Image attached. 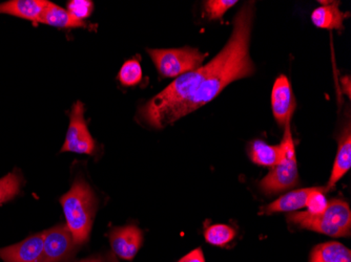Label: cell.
<instances>
[{
    "label": "cell",
    "instance_id": "6da1fadb",
    "mask_svg": "<svg viewBox=\"0 0 351 262\" xmlns=\"http://www.w3.org/2000/svg\"><path fill=\"white\" fill-rule=\"evenodd\" d=\"M254 3L237 13L230 40L210 62L173 81L160 94L140 107V121L163 129L212 101L226 86L252 76L254 65L250 56Z\"/></svg>",
    "mask_w": 351,
    "mask_h": 262
},
{
    "label": "cell",
    "instance_id": "7a4b0ae2",
    "mask_svg": "<svg viewBox=\"0 0 351 262\" xmlns=\"http://www.w3.org/2000/svg\"><path fill=\"white\" fill-rule=\"evenodd\" d=\"M60 204L66 216V226L77 246L90 238L97 200L90 187L82 179H77L68 193L61 196Z\"/></svg>",
    "mask_w": 351,
    "mask_h": 262
},
{
    "label": "cell",
    "instance_id": "3957f363",
    "mask_svg": "<svg viewBox=\"0 0 351 262\" xmlns=\"http://www.w3.org/2000/svg\"><path fill=\"white\" fill-rule=\"evenodd\" d=\"M289 220L300 228L319 232L331 237H349L351 232V211L342 200L328 202L326 210L317 215L311 213H291Z\"/></svg>",
    "mask_w": 351,
    "mask_h": 262
},
{
    "label": "cell",
    "instance_id": "277c9868",
    "mask_svg": "<svg viewBox=\"0 0 351 262\" xmlns=\"http://www.w3.org/2000/svg\"><path fill=\"white\" fill-rule=\"evenodd\" d=\"M286 124L282 146L283 155L281 161L273 167L271 171L262 179L261 190L266 194H275L293 188L299 182L295 143L291 133V126Z\"/></svg>",
    "mask_w": 351,
    "mask_h": 262
},
{
    "label": "cell",
    "instance_id": "5b68a950",
    "mask_svg": "<svg viewBox=\"0 0 351 262\" xmlns=\"http://www.w3.org/2000/svg\"><path fill=\"white\" fill-rule=\"evenodd\" d=\"M156 68L165 78H178L202 66L207 55L193 47L147 50Z\"/></svg>",
    "mask_w": 351,
    "mask_h": 262
},
{
    "label": "cell",
    "instance_id": "8992f818",
    "mask_svg": "<svg viewBox=\"0 0 351 262\" xmlns=\"http://www.w3.org/2000/svg\"><path fill=\"white\" fill-rule=\"evenodd\" d=\"M95 148V141L88 131L84 119V105L82 102L77 101L70 114V125L61 153L93 155Z\"/></svg>",
    "mask_w": 351,
    "mask_h": 262
},
{
    "label": "cell",
    "instance_id": "52a82bcc",
    "mask_svg": "<svg viewBox=\"0 0 351 262\" xmlns=\"http://www.w3.org/2000/svg\"><path fill=\"white\" fill-rule=\"evenodd\" d=\"M43 233L45 262H66L73 257L78 246L66 224H57Z\"/></svg>",
    "mask_w": 351,
    "mask_h": 262
},
{
    "label": "cell",
    "instance_id": "ba28073f",
    "mask_svg": "<svg viewBox=\"0 0 351 262\" xmlns=\"http://www.w3.org/2000/svg\"><path fill=\"white\" fill-rule=\"evenodd\" d=\"M271 107L278 124L285 126L291 123L295 109V98L287 77H278L271 92Z\"/></svg>",
    "mask_w": 351,
    "mask_h": 262
},
{
    "label": "cell",
    "instance_id": "9c48e42d",
    "mask_svg": "<svg viewBox=\"0 0 351 262\" xmlns=\"http://www.w3.org/2000/svg\"><path fill=\"white\" fill-rule=\"evenodd\" d=\"M110 241L116 256L124 260H132L141 248L143 233L133 224L120 226L110 231Z\"/></svg>",
    "mask_w": 351,
    "mask_h": 262
},
{
    "label": "cell",
    "instance_id": "30bf717a",
    "mask_svg": "<svg viewBox=\"0 0 351 262\" xmlns=\"http://www.w3.org/2000/svg\"><path fill=\"white\" fill-rule=\"evenodd\" d=\"M3 262H45L43 233L29 236L19 244L0 249Z\"/></svg>",
    "mask_w": 351,
    "mask_h": 262
},
{
    "label": "cell",
    "instance_id": "8fae6325",
    "mask_svg": "<svg viewBox=\"0 0 351 262\" xmlns=\"http://www.w3.org/2000/svg\"><path fill=\"white\" fill-rule=\"evenodd\" d=\"M47 3V0H10L0 3V14L19 17L37 25Z\"/></svg>",
    "mask_w": 351,
    "mask_h": 262
},
{
    "label": "cell",
    "instance_id": "7c38bea8",
    "mask_svg": "<svg viewBox=\"0 0 351 262\" xmlns=\"http://www.w3.org/2000/svg\"><path fill=\"white\" fill-rule=\"evenodd\" d=\"M351 166V133L350 124L348 123L346 128L343 130L342 135L339 143L338 155L336 161L333 163L332 172L330 179L325 191H330L335 188L337 183L350 170Z\"/></svg>",
    "mask_w": 351,
    "mask_h": 262
},
{
    "label": "cell",
    "instance_id": "4fadbf2b",
    "mask_svg": "<svg viewBox=\"0 0 351 262\" xmlns=\"http://www.w3.org/2000/svg\"><path fill=\"white\" fill-rule=\"evenodd\" d=\"M39 23L60 27V29L88 27L86 21L77 18L76 16L72 15L70 12L63 10L62 8L58 7L50 1L47 3Z\"/></svg>",
    "mask_w": 351,
    "mask_h": 262
},
{
    "label": "cell",
    "instance_id": "5bb4252c",
    "mask_svg": "<svg viewBox=\"0 0 351 262\" xmlns=\"http://www.w3.org/2000/svg\"><path fill=\"white\" fill-rule=\"evenodd\" d=\"M349 17V13H344L339 9V3H330L317 8L311 14V21L315 27L326 29H344V21Z\"/></svg>",
    "mask_w": 351,
    "mask_h": 262
},
{
    "label": "cell",
    "instance_id": "9a60e30c",
    "mask_svg": "<svg viewBox=\"0 0 351 262\" xmlns=\"http://www.w3.org/2000/svg\"><path fill=\"white\" fill-rule=\"evenodd\" d=\"M313 188L299 189V190L291 191L281 198H278L275 202L268 205L264 209V213L266 214H273L278 212H293L299 209L306 207L307 200L309 195L315 190Z\"/></svg>",
    "mask_w": 351,
    "mask_h": 262
},
{
    "label": "cell",
    "instance_id": "2e32d148",
    "mask_svg": "<svg viewBox=\"0 0 351 262\" xmlns=\"http://www.w3.org/2000/svg\"><path fill=\"white\" fill-rule=\"evenodd\" d=\"M311 262H351V252L340 242H326L313 249Z\"/></svg>",
    "mask_w": 351,
    "mask_h": 262
},
{
    "label": "cell",
    "instance_id": "e0dca14e",
    "mask_svg": "<svg viewBox=\"0 0 351 262\" xmlns=\"http://www.w3.org/2000/svg\"><path fill=\"white\" fill-rule=\"evenodd\" d=\"M250 159L257 165L274 167L281 161L283 155V146L268 145L265 142L254 141L250 146Z\"/></svg>",
    "mask_w": 351,
    "mask_h": 262
},
{
    "label": "cell",
    "instance_id": "ac0fdd59",
    "mask_svg": "<svg viewBox=\"0 0 351 262\" xmlns=\"http://www.w3.org/2000/svg\"><path fill=\"white\" fill-rule=\"evenodd\" d=\"M23 182V176L17 170L0 179V206L13 200L19 194Z\"/></svg>",
    "mask_w": 351,
    "mask_h": 262
},
{
    "label": "cell",
    "instance_id": "d6986e66",
    "mask_svg": "<svg viewBox=\"0 0 351 262\" xmlns=\"http://www.w3.org/2000/svg\"><path fill=\"white\" fill-rule=\"evenodd\" d=\"M236 236V231L232 226L226 224H214L205 230L204 237L208 244L218 247H224L230 244Z\"/></svg>",
    "mask_w": 351,
    "mask_h": 262
},
{
    "label": "cell",
    "instance_id": "ffe728a7",
    "mask_svg": "<svg viewBox=\"0 0 351 262\" xmlns=\"http://www.w3.org/2000/svg\"><path fill=\"white\" fill-rule=\"evenodd\" d=\"M120 83L124 86H137L142 80V68L139 61L129 60L122 65L119 75H118Z\"/></svg>",
    "mask_w": 351,
    "mask_h": 262
},
{
    "label": "cell",
    "instance_id": "44dd1931",
    "mask_svg": "<svg viewBox=\"0 0 351 262\" xmlns=\"http://www.w3.org/2000/svg\"><path fill=\"white\" fill-rule=\"evenodd\" d=\"M238 1L236 0H210L206 1L204 5L205 12H206L208 18L212 21L222 18V16L234 7Z\"/></svg>",
    "mask_w": 351,
    "mask_h": 262
},
{
    "label": "cell",
    "instance_id": "7402d4cb",
    "mask_svg": "<svg viewBox=\"0 0 351 262\" xmlns=\"http://www.w3.org/2000/svg\"><path fill=\"white\" fill-rule=\"evenodd\" d=\"M325 192H326L325 188L315 187V190L311 193L308 200H307L306 207L308 209L307 212L311 213L313 215H317L326 210L328 202L325 198Z\"/></svg>",
    "mask_w": 351,
    "mask_h": 262
},
{
    "label": "cell",
    "instance_id": "603a6c76",
    "mask_svg": "<svg viewBox=\"0 0 351 262\" xmlns=\"http://www.w3.org/2000/svg\"><path fill=\"white\" fill-rule=\"evenodd\" d=\"M68 7V11L72 15L76 16L77 18L84 21L92 12L93 5L90 1H79V0H77V1L69 3Z\"/></svg>",
    "mask_w": 351,
    "mask_h": 262
},
{
    "label": "cell",
    "instance_id": "cb8c5ba5",
    "mask_svg": "<svg viewBox=\"0 0 351 262\" xmlns=\"http://www.w3.org/2000/svg\"><path fill=\"white\" fill-rule=\"evenodd\" d=\"M178 262H205L204 255H203L202 250L200 248L191 251V253L181 258Z\"/></svg>",
    "mask_w": 351,
    "mask_h": 262
},
{
    "label": "cell",
    "instance_id": "d4e9b609",
    "mask_svg": "<svg viewBox=\"0 0 351 262\" xmlns=\"http://www.w3.org/2000/svg\"><path fill=\"white\" fill-rule=\"evenodd\" d=\"M78 262H104L101 258H90V259L82 260Z\"/></svg>",
    "mask_w": 351,
    "mask_h": 262
}]
</instances>
